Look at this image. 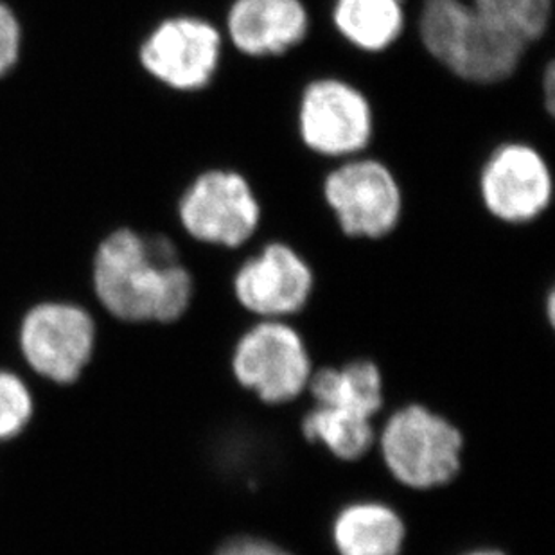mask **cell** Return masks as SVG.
Wrapping results in <instances>:
<instances>
[{
  "mask_svg": "<svg viewBox=\"0 0 555 555\" xmlns=\"http://www.w3.org/2000/svg\"><path fill=\"white\" fill-rule=\"evenodd\" d=\"M475 184L486 212L505 225L540 220L554 199L551 163L527 139L494 144L477 169Z\"/></svg>",
  "mask_w": 555,
  "mask_h": 555,
  "instance_id": "cell-7",
  "label": "cell"
},
{
  "mask_svg": "<svg viewBox=\"0 0 555 555\" xmlns=\"http://www.w3.org/2000/svg\"><path fill=\"white\" fill-rule=\"evenodd\" d=\"M491 21L534 48L545 40L554 21V0H469Z\"/></svg>",
  "mask_w": 555,
  "mask_h": 555,
  "instance_id": "cell-17",
  "label": "cell"
},
{
  "mask_svg": "<svg viewBox=\"0 0 555 555\" xmlns=\"http://www.w3.org/2000/svg\"><path fill=\"white\" fill-rule=\"evenodd\" d=\"M302 430L308 440L322 442L333 455L344 461H357L374 442L369 417L322 404L306 415Z\"/></svg>",
  "mask_w": 555,
  "mask_h": 555,
  "instance_id": "cell-16",
  "label": "cell"
},
{
  "mask_svg": "<svg viewBox=\"0 0 555 555\" xmlns=\"http://www.w3.org/2000/svg\"><path fill=\"white\" fill-rule=\"evenodd\" d=\"M333 31L354 53L382 56L409 29V0H331Z\"/></svg>",
  "mask_w": 555,
  "mask_h": 555,
  "instance_id": "cell-13",
  "label": "cell"
},
{
  "mask_svg": "<svg viewBox=\"0 0 555 555\" xmlns=\"http://www.w3.org/2000/svg\"><path fill=\"white\" fill-rule=\"evenodd\" d=\"M33 415V398L26 383L13 372L0 371V440L13 439Z\"/></svg>",
  "mask_w": 555,
  "mask_h": 555,
  "instance_id": "cell-18",
  "label": "cell"
},
{
  "mask_svg": "<svg viewBox=\"0 0 555 555\" xmlns=\"http://www.w3.org/2000/svg\"><path fill=\"white\" fill-rule=\"evenodd\" d=\"M221 31L242 59H284L308 42L313 11L306 0H229Z\"/></svg>",
  "mask_w": 555,
  "mask_h": 555,
  "instance_id": "cell-11",
  "label": "cell"
},
{
  "mask_svg": "<svg viewBox=\"0 0 555 555\" xmlns=\"http://www.w3.org/2000/svg\"><path fill=\"white\" fill-rule=\"evenodd\" d=\"M18 341L33 371L67 385L78 379L94 352V320L79 306L43 302L22 320Z\"/></svg>",
  "mask_w": 555,
  "mask_h": 555,
  "instance_id": "cell-9",
  "label": "cell"
},
{
  "mask_svg": "<svg viewBox=\"0 0 555 555\" xmlns=\"http://www.w3.org/2000/svg\"><path fill=\"white\" fill-rule=\"evenodd\" d=\"M415 35L440 70L477 89H493L516 78L532 49L469 0H421Z\"/></svg>",
  "mask_w": 555,
  "mask_h": 555,
  "instance_id": "cell-2",
  "label": "cell"
},
{
  "mask_svg": "<svg viewBox=\"0 0 555 555\" xmlns=\"http://www.w3.org/2000/svg\"><path fill=\"white\" fill-rule=\"evenodd\" d=\"M232 369L243 387L256 390L264 403L297 398L311 377V362L300 336L288 325L264 322L237 344Z\"/></svg>",
  "mask_w": 555,
  "mask_h": 555,
  "instance_id": "cell-10",
  "label": "cell"
},
{
  "mask_svg": "<svg viewBox=\"0 0 555 555\" xmlns=\"http://www.w3.org/2000/svg\"><path fill=\"white\" fill-rule=\"evenodd\" d=\"M309 387L322 406L344 410L371 420L383 403L382 374L371 362L340 369H322L309 377Z\"/></svg>",
  "mask_w": 555,
  "mask_h": 555,
  "instance_id": "cell-15",
  "label": "cell"
},
{
  "mask_svg": "<svg viewBox=\"0 0 555 555\" xmlns=\"http://www.w3.org/2000/svg\"><path fill=\"white\" fill-rule=\"evenodd\" d=\"M180 225L196 242L240 248L261 225L262 205L245 171L209 166L189 180L177 204Z\"/></svg>",
  "mask_w": 555,
  "mask_h": 555,
  "instance_id": "cell-5",
  "label": "cell"
},
{
  "mask_svg": "<svg viewBox=\"0 0 555 555\" xmlns=\"http://www.w3.org/2000/svg\"><path fill=\"white\" fill-rule=\"evenodd\" d=\"M237 299L262 317L297 313L313 289V272L299 251L273 242L243 262L234 278Z\"/></svg>",
  "mask_w": 555,
  "mask_h": 555,
  "instance_id": "cell-12",
  "label": "cell"
},
{
  "mask_svg": "<svg viewBox=\"0 0 555 555\" xmlns=\"http://www.w3.org/2000/svg\"><path fill=\"white\" fill-rule=\"evenodd\" d=\"M540 103L548 119H554L555 114V62L546 60L541 65L540 73Z\"/></svg>",
  "mask_w": 555,
  "mask_h": 555,
  "instance_id": "cell-21",
  "label": "cell"
},
{
  "mask_svg": "<svg viewBox=\"0 0 555 555\" xmlns=\"http://www.w3.org/2000/svg\"><path fill=\"white\" fill-rule=\"evenodd\" d=\"M94 289L117 319L173 322L193 297V279L166 236L117 229L94 257Z\"/></svg>",
  "mask_w": 555,
  "mask_h": 555,
  "instance_id": "cell-1",
  "label": "cell"
},
{
  "mask_svg": "<svg viewBox=\"0 0 555 555\" xmlns=\"http://www.w3.org/2000/svg\"><path fill=\"white\" fill-rule=\"evenodd\" d=\"M388 469L404 486H444L461 469L462 435L455 426L423 406L399 410L382 435Z\"/></svg>",
  "mask_w": 555,
  "mask_h": 555,
  "instance_id": "cell-8",
  "label": "cell"
},
{
  "mask_svg": "<svg viewBox=\"0 0 555 555\" xmlns=\"http://www.w3.org/2000/svg\"><path fill=\"white\" fill-rule=\"evenodd\" d=\"M221 26L207 16L179 13L158 21L142 38L139 63L177 94H198L215 83L225 59Z\"/></svg>",
  "mask_w": 555,
  "mask_h": 555,
  "instance_id": "cell-6",
  "label": "cell"
},
{
  "mask_svg": "<svg viewBox=\"0 0 555 555\" xmlns=\"http://www.w3.org/2000/svg\"><path fill=\"white\" fill-rule=\"evenodd\" d=\"M469 555H503L502 552L496 551H480V552H473V554Z\"/></svg>",
  "mask_w": 555,
  "mask_h": 555,
  "instance_id": "cell-22",
  "label": "cell"
},
{
  "mask_svg": "<svg viewBox=\"0 0 555 555\" xmlns=\"http://www.w3.org/2000/svg\"><path fill=\"white\" fill-rule=\"evenodd\" d=\"M218 555H289L281 551L279 546L267 541L254 540V538H237L221 546Z\"/></svg>",
  "mask_w": 555,
  "mask_h": 555,
  "instance_id": "cell-20",
  "label": "cell"
},
{
  "mask_svg": "<svg viewBox=\"0 0 555 555\" xmlns=\"http://www.w3.org/2000/svg\"><path fill=\"white\" fill-rule=\"evenodd\" d=\"M333 538L341 555H399L404 525L382 503H354L338 514Z\"/></svg>",
  "mask_w": 555,
  "mask_h": 555,
  "instance_id": "cell-14",
  "label": "cell"
},
{
  "mask_svg": "<svg viewBox=\"0 0 555 555\" xmlns=\"http://www.w3.org/2000/svg\"><path fill=\"white\" fill-rule=\"evenodd\" d=\"M295 133L300 146L335 164L371 152L377 114L367 90L340 74H319L299 90Z\"/></svg>",
  "mask_w": 555,
  "mask_h": 555,
  "instance_id": "cell-3",
  "label": "cell"
},
{
  "mask_svg": "<svg viewBox=\"0 0 555 555\" xmlns=\"http://www.w3.org/2000/svg\"><path fill=\"white\" fill-rule=\"evenodd\" d=\"M320 193L341 232L354 240L387 237L403 218V182L385 158L371 152L331 164Z\"/></svg>",
  "mask_w": 555,
  "mask_h": 555,
  "instance_id": "cell-4",
  "label": "cell"
},
{
  "mask_svg": "<svg viewBox=\"0 0 555 555\" xmlns=\"http://www.w3.org/2000/svg\"><path fill=\"white\" fill-rule=\"evenodd\" d=\"M22 42L24 35L18 16L8 2L0 0V79L16 67L21 60Z\"/></svg>",
  "mask_w": 555,
  "mask_h": 555,
  "instance_id": "cell-19",
  "label": "cell"
}]
</instances>
